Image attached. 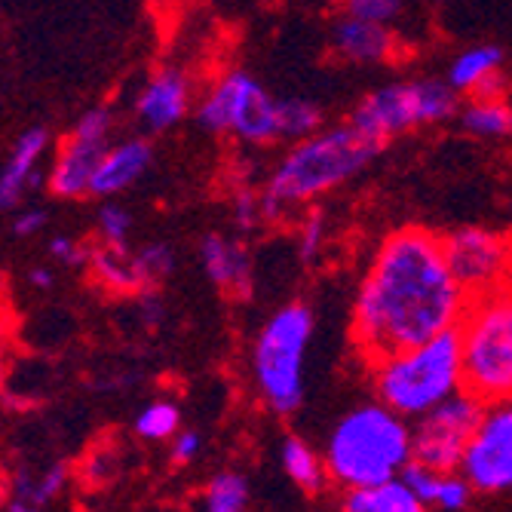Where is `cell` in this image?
I'll use <instances>...</instances> for the list:
<instances>
[{"mask_svg":"<svg viewBox=\"0 0 512 512\" xmlns=\"http://www.w3.org/2000/svg\"><path fill=\"white\" fill-rule=\"evenodd\" d=\"M470 292L451 273L442 237L405 224L381 240L359 283L350 319L353 347L368 365L451 332L467 313Z\"/></svg>","mask_w":512,"mask_h":512,"instance_id":"1","label":"cell"},{"mask_svg":"<svg viewBox=\"0 0 512 512\" xmlns=\"http://www.w3.org/2000/svg\"><path fill=\"white\" fill-rule=\"evenodd\" d=\"M381 151H384L381 138L362 132L353 123L319 129L301 138L273 166L267 188L261 191L264 221H279L289 206L319 200L322 194L341 188V184L356 178Z\"/></svg>","mask_w":512,"mask_h":512,"instance_id":"2","label":"cell"},{"mask_svg":"<svg viewBox=\"0 0 512 512\" xmlns=\"http://www.w3.org/2000/svg\"><path fill=\"white\" fill-rule=\"evenodd\" d=\"M411 463V430L390 405H362L344 414L325 448V473L347 488L384 485Z\"/></svg>","mask_w":512,"mask_h":512,"instance_id":"3","label":"cell"},{"mask_svg":"<svg viewBox=\"0 0 512 512\" xmlns=\"http://www.w3.org/2000/svg\"><path fill=\"white\" fill-rule=\"evenodd\" d=\"M371 378L384 405L405 421H417L439 402L463 390V356L457 329L424 344L390 353L371 365Z\"/></svg>","mask_w":512,"mask_h":512,"instance_id":"4","label":"cell"},{"mask_svg":"<svg viewBox=\"0 0 512 512\" xmlns=\"http://www.w3.org/2000/svg\"><path fill=\"white\" fill-rule=\"evenodd\" d=\"M463 390L485 405L512 399V276L470 295L460 325Z\"/></svg>","mask_w":512,"mask_h":512,"instance_id":"5","label":"cell"},{"mask_svg":"<svg viewBox=\"0 0 512 512\" xmlns=\"http://www.w3.org/2000/svg\"><path fill=\"white\" fill-rule=\"evenodd\" d=\"M313 338V313L295 301L279 307L258 332L252 368L261 399L276 414L298 411L304 399V356Z\"/></svg>","mask_w":512,"mask_h":512,"instance_id":"6","label":"cell"},{"mask_svg":"<svg viewBox=\"0 0 512 512\" xmlns=\"http://www.w3.org/2000/svg\"><path fill=\"white\" fill-rule=\"evenodd\" d=\"M457 114V92L448 86V80H408V83H390L356 105L350 123L362 132L381 138L387 145L390 138L430 126L445 123Z\"/></svg>","mask_w":512,"mask_h":512,"instance_id":"7","label":"cell"},{"mask_svg":"<svg viewBox=\"0 0 512 512\" xmlns=\"http://www.w3.org/2000/svg\"><path fill=\"white\" fill-rule=\"evenodd\" d=\"M197 123L206 132H234L249 145L279 142L276 99L246 71L224 74L197 108Z\"/></svg>","mask_w":512,"mask_h":512,"instance_id":"8","label":"cell"},{"mask_svg":"<svg viewBox=\"0 0 512 512\" xmlns=\"http://www.w3.org/2000/svg\"><path fill=\"white\" fill-rule=\"evenodd\" d=\"M482 414L485 402L470 390L448 396L433 411L417 417V427L411 433V460L424 463V467L436 473L460 470L463 451H467Z\"/></svg>","mask_w":512,"mask_h":512,"instance_id":"9","label":"cell"},{"mask_svg":"<svg viewBox=\"0 0 512 512\" xmlns=\"http://www.w3.org/2000/svg\"><path fill=\"white\" fill-rule=\"evenodd\" d=\"M460 470L476 491L497 494L512 488V399L485 405Z\"/></svg>","mask_w":512,"mask_h":512,"instance_id":"10","label":"cell"},{"mask_svg":"<svg viewBox=\"0 0 512 512\" xmlns=\"http://www.w3.org/2000/svg\"><path fill=\"white\" fill-rule=\"evenodd\" d=\"M114 126V111L108 105H99L86 111L71 135L62 142V151L56 157V166L50 172V191L62 200H80L89 194L92 175H96V166L102 160V154L108 151V132Z\"/></svg>","mask_w":512,"mask_h":512,"instance_id":"11","label":"cell"},{"mask_svg":"<svg viewBox=\"0 0 512 512\" xmlns=\"http://www.w3.org/2000/svg\"><path fill=\"white\" fill-rule=\"evenodd\" d=\"M451 273L470 295L494 289L512 276V237L485 227H460L442 237Z\"/></svg>","mask_w":512,"mask_h":512,"instance_id":"12","label":"cell"},{"mask_svg":"<svg viewBox=\"0 0 512 512\" xmlns=\"http://www.w3.org/2000/svg\"><path fill=\"white\" fill-rule=\"evenodd\" d=\"M191 108V80L178 68H163L157 71L142 96L135 102L138 120H142L151 132H163L175 126Z\"/></svg>","mask_w":512,"mask_h":512,"instance_id":"13","label":"cell"},{"mask_svg":"<svg viewBox=\"0 0 512 512\" xmlns=\"http://www.w3.org/2000/svg\"><path fill=\"white\" fill-rule=\"evenodd\" d=\"M332 50L353 65H384L399 53V40L390 25L362 22L353 16H341L332 25Z\"/></svg>","mask_w":512,"mask_h":512,"instance_id":"14","label":"cell"},{"mask_svg":"<svg viewBox=\"0 0 512 512\" xmlns=\"http://www.w3.org/2000/svg\"><path fill=\"white\" fill-rule=\"evenodd\" d=\"M200 261L212 286L230 298H249L252 292V261L243 243L221 234H206L200 243Z\"/></svg>","mask_w":512,"mask_h":512,"instance_id":"15","label":"cell"},{"mask_svg":"<svg viewBox=\"0 0 512 512\" xmlns=\"http://www.w3.org/2000/svg\"><path fill=\"white\" fill-rule=\"evenodd\" d=\"M151 142L145 138H129V142L108 148L96 166V175H92L89 194L92 197H114L120 191H126L129 184H135L151 166Z\"/></svg>","mask_w":512,"mask_h":512,"instance_id":"16","label":"cell"},{"mask_svg":"<svg viewBox=\"0 0 512 512\" xmlns=\"http://www.w3.org/2000/svg\"><path fill=\"white\" fill-rule=\"evenodd\" d=\"M46 145H50V132L43 126H31L16 138V148L4 166V175H0V209H13L22 200Z\"/></svg>","mask_w":512,"mask_h":512,"instance_id":"17","label":"cell"},{"mask_svg":"<svg viewBox=\"0 0 512 512\" xmlns=\"http://www.w3.org/2000/svg\"><path fill=\"white\" fill-rule=\"evenodd\" d=\"M344 512H427V503L396 476L384 485L350 488L344 497Z\"/></svg>","mask_w":512,"mask_h":512,"instance_id":"18","label":"cell"},{"mask_svg":"<svg viewBox=\"0 0 512 512\" xmlns=\"http://www.w3.org/2000/svg\"><path fill=\"white\" fill-rule=\"evenodd\" d=\"M503 68V50L500 46H488V43H482V46H470V50H463V53H457L454 56V62L448 65V86L457 92H470L479 86V83H485L491 74H497Z\"/></svg>","mask_w":512,"mask_h":512,"instance_id":"19","label":"cell"},{"mask_svg":"<svg viewBox=\"0 0 512 512\" xmlns=\"http://www.w3.org/2000/svg\"><path fill=\"white\" fill-rule=\"evenodd\" d=\"M460 126L476 138H506L512 135V105L506 99H470Z\"/></svg>","mask_w":512,"mask_h":512,"instance_id":"20","label":"cell"},{"mask_svg":"<svg viewBox=\"0 0 512 512\" xmlns=\"http://www.w3.org/2000/svg\"><path fill=\"white\" fill-rule=\"evenodd\" d=\"M92 267H96L102 283L117 289V292H142V289H148L145 276L138 273L135 255H129V249H114V246L96 249V252H92Z\"/></svg>","mask_w":512,"mask_h":512,"instance_id":"21","label":"cell"},{"mask_svg":"<svg viewBox=\"0 0 512 512\" xmlns=\"http://www.w3.org/2000/svg\"><path fill=\"white\" fill-rule=\"evenodd\" d=\"M283 470L289 473V479L304 488V491H319L322 482H325V463L316 457V451L298 439V436H289L283 442Z\"/></svg>","mask_w":512,"mask_h":512,"instance_id":"22","label":"cell"},{"mask_svg":"<svg viewBox=\"0 0 512 512\" xmlns=\"http://www.w3.org/2000/svg\"><path fill=\"white\" fill-rule=\"evenodd\" d=\"M276 126H279V138H286V142H301V138L319 132L322 111H319V105H313L307 99H276Z\"/></svg>","mask_w":512,"mask_h":512,"instance_id":"23","label":"cell"},{"mask_svg":"<svg viewBox=\"0 0 512 512\" xmlns=\"http://www.w3.org/2000/svg\"><path fill=\"white\" fill-rule=\"evenodd\" d=\"M249 500V485L237 473H224L212 479L206 491V512H246Z\"/></svg>","mask_w":512,"mask_h":512,"instance_id":"24","label":"cell"},{"mask_svg":"<svg viewBox=\"0 0 512 512\" xmlns=\"http://www.w3.org/2000/svg\"><path fill=\"white\" fill-rule=\"evenodd\" d=\"M178 421H181V414L172 402H154L138 414L135 430L145 439H169L178 430Z\"/></svg>","mask_w":512,"mask_h":512,"instance_id":"25","label":"cell"},{"mask_svg":"<svg viewBox=\"0 0 512 512\" xmlns=\"http://www.w3.org/2000/svg\"><path fill=\"white\" fill-rule=\"evenodd\" d=\"M135 267H138V273L145 276V283L154 286V283H160L163 276H169L175 270V249L166 246V243H151V246H145L142 252L135 255Z\"/></svg>","mask_w":512,"mask_h":512,"instance_id":"26","label":"cell"},{"mask_svg":"<svg viewBox=\"0 0 512 512\" xmlns=\"http://www.w3.org/2000/svg\"><path fill=\"white\" fill-rule=\"evenodd\" d=\"M129 227H132V218L123 206L117 203H105L99 209V230H102V240L105 246H114V249H129Z\"/></svg>","mask_w":512,"mask_h":512,"instance_id":"27","label":"cell"},{"mask_svg":"<svg viewBox=\"0 0 512 512\" xmlns=\"http://www.w3.org/2000/svg\"><path fill=\"white\" fill-rule=\"evenodd\" d=\"M402 13V0H344V16L375 22V25H390Z\"/></svg>","mask_w":512,"mask_h":512,"instance_id":"28","label":"cell"},{"mask_svg":"<svg viewBox=\"0 0 512 512\" xmlns=\"http://www.w3.org/2000/svg\"><path fill=\"white\" fill-rule=\"evenodd\" d=\"M442 476L445 473H436V470H430V467H424V463H417V460H411L408 467L402 470V482L421 497L424 503H436V494H439V482H442Z\"/></svg>","mask_w":512,"mask_h":512,"instance_id":"29","label":"cell"},{"mask_svg":"<svg viewBox=\"0 0 512 512\" xmlns=\"http://www.w3.org/2000/svg\"><path fill=\"white\" fill-rule=\"evenodd\" d=\"M470 494H473V485L467 479H460L454 473H445L442 482H439V494H436V506H442L445 512H457L470 503Z\"/></svg>","mask_w":512,"mask_h":512,"instance_id":"30","label":"cell"},{"mask_svg":"<svg viewBox=\"0 0 512 512\" xmlns=\"http://www.w3.org/2000/svg\"><path fill=\"white\" fill-rule=\"evenodd\" d=\"M322 243H325V218L319 212H313V215H307V221L298 230V252H301V258L313 261L319 255Z\"/></svg>","mask_w":512,"mask_h":512,"instance_id":"31","label":"cell"},{"mask_svg":"<svg viewBox=\"0 0 512 512\" xmlns=\"http://www.w3.org/2000/svg\"><path fill=\"white\" fill-rule=\"evenodd\" d=\"M234 218L240 227H258V224H267L264 221V206H261V194H252V191H240L234 197Z\"/></svg>","mask_w":512,"mask_h":512,"instance_id":"32","label":"cell"},{"mask_svg":"<svg viewBox=\"0 0 512 512\" xmlns=\"http://www.w3.org/2000/svg\"><path fill=\"white\" fill-rule=\"evenodd\" d=\"M50 255L53 258H59L62 264H83L86 261V255H89V249H83L80 243H74L71 237H53L50 240Z\"/></svg>","mask_w":512,"mask_h":512,"instance_id":"33","label":"cell"},{"mask_svg":"<svg viewBox=\"0 0 512 512\" xmlns=\"http://www.w3.org/2000/svg\"><path fill=\"white\" fill-rule=\"evenodd\" d=\"M43 227H46V212L43 209H25L13 224V234L16 237H34Z\"/></svg>","mask_w":512,"mask_h":512,"instance_id":"34","label":"cell"},{"mask_svg":"<svg viewBox=\"0 0 512 512\" xmlns=\"http://www.w3.org/2000/svg\"><path fill=\"white\" fill-rule=\"evenodd\" d=\"M197 451H200V436L194 430L191 433H181L175 439V445H172V460L181 467V463H191L197 457Z\"/></svg>","mask_w":512,"mask_h":512,"instance_id":"35","label":"cell"},{"mask_svg":"<svg viewBox=\"0 0 512 512\" xmlns=\"http://www.w3.org/2000/svg\"><path fill=\"white\" fill-rule=\"evenodd\" d=\"M28 283L37 286V289H50V286H53V273H50V270H43V267H34V270L28 273Z\"/></svg>","mask_w":512,"mask_h":512,"instance_id":"36","label":"cell"},{"mask_svg":"<svg viewBox=\"0 0 512 512\" xmlns=\"http://www.w3.org/2000/svg\"><path fill=\"white\" fill-rule=\"evenodd\" d=\"M10 512H40V509L22 500V503H13V506H10Z\"/></svg>","mask_w":512,"mask_h":512,"instance_id":"37","label":"cell"},{"mask_svg":"<svg viewBox=\"0 0 512 512\" xmlns=\"http://www.w3.org/2000/svg\"><path fill=\"white\" fill-rule=\"evenodd\" d=\"M4 378H7V368H4V362H0V387H4Z\"/></svg>","mask_w":512,"mask_h":512,"instance_id":"38","label":"cell"}]
</instances>
